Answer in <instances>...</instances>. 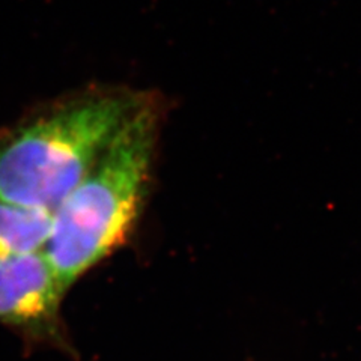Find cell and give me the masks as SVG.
<instances>
[{"mask_svg":"<svg viewBox=\"0 0 361 361\" xmlns=\"http://www.w3.org/2000/svg\"><path fill=\"white\" fill-rule=\"evenodd\" d=\"M166 103L148 92L71 193L53 211L44 253L68 290L126 245L154 183Z\"/></svg>","mask_w":361,"mask_h":361,"instance_id":"cell-1","label":"cell"},{"mask_svg":"<svg viewBox=\"0 0 361 361\" xmlns=\"http://www.w3.org/2000/svg\"><path fill=\"white\" fill-rule=\"evenodd\" d=\"M143 95L123 85L86 86L0 128V199L53 212Z\"/></svg>","mask_w":361,"mask_h":361,"instance_id":"cell-2","label":"cell"},{"mask_svg":"<svg viewBox=\"0 0 361 361\" xmlns=\"http://www.w3.org/2000/svg\"><path fill=\"white\" fill-rule=\"evenodd\" d=\"M68 290L44 252L0 259V324L39 341L61 342Z\"/></svg>","mask_w":361,"mask_h":361,"instance_id":"cell-3","label":"cell"},{"mask_svg":"<svg viewBox=\"0 0 361 361\" xmlns=\"http://www.w3.org/2000/svg\"><path fill=\"white\" fill-rule=\"evenodd\" d=\"M53 212L0 199V259L44 252Z\"/></svg>","mask_w":361,"mask_h":361,"instance_id":"cell-4","label":"cell"}]
</instances>
